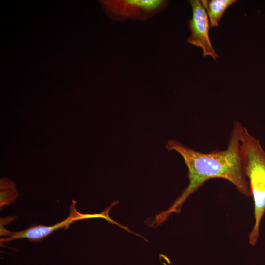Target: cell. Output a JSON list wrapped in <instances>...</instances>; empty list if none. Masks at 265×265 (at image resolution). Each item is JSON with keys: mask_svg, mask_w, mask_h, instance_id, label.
<instances>
[{"mask_svg": "<svg viewBox=\"0 0 265 265\" xmlns=\"http://www.w3.org/2000/svg\"><path fill=\"white\" fill-rule=\"evenodd\" d=\"M240 140L244 167L254 201L255 222L248 236L249 243L255 246L259 238L261 221L265 212V152L260 140L242 124Z\"/></svg>", "mask_w": 265, "mask_h": 265, "instance_id": "2", "label": "cell"}, {"mask_svg": "<svg viewBox=\"0 0 265 265\" xmlns=\"http://www.w3.org/2000/svg\"><path fill=\"white\" fill-rule=\"evenodd\" d=\"M101 7L111 19L125 21H144L163 11L168 1L165 0H104Z\"/></svg>", "mask_w": 265, "mask_h": 265, "instance_id": "3", "label": "cell"}, {"mask_svg": "<svg viewBox=\"0 0 265 265\" xmlns=\"http://www.w3.org/2000/svg\"><path fill=\"white\" fill-rule=\"evenodd\" d=\"M16 186V184L10 180L6 178L0 179V188Z\"/></svg>", "mask_w": 265, "mask_h": 265, "instance_id": "7", "label": "cell"}, {"mask_svg": "<svg viewBox=\"0 0 265 265\" xmlns=\"http://www.w3.org/2000/svg\"><path fill=\"white\" fill-rule=\"evenodd\" d=\"M189 2L192 9V17L188 21L191 34L187 41L194 46L201 47L203 56L209 55L216 60L219 56L210 39L209 31L211 26L207 12L201 1L191 0Z\"/></svg>", "mask_w": 265, "mask_h": 265, "instance_id": "4", "label": "cell"}, {"mask_svg": "<svg viewBox=\"0 0 265 265\" xmlns=\"http://www.w3.org/2000/svg\"><path fill=\"white\" fill-rule=\"evenodd\" d=\"M0 207L5 205H10L18 196L15 186L0 188Z\"/></svg>", "mask_w": 265, "mask_h": 265, "instance_id": "6", "label": "cell"}, {"mask_svg": "<svg viewBox=\"0 0 265 265\" xmlns=\"http://www.w3.org/2000/svg\"><path fill=\"white\" fill-rule=\"evenodd\" d=\"M242 124L235 121L229 143L225 150L203 153L169 140L166 144L168 151L179 153L188 169L189 184L180 196L167 210L156 215L152 224L157 226L163 223L173 212L179 213L186 199L209 179L220 178L231 183L243 195L251 196L249 182L246 177L241 151L240 129Z\"/></svg>", "mask_w": 265, "mask_h": 265, "instance_id": "1", "label": "cell"}, {"mask_svg": "<svg viewBox=\"0 0 265 265\" xmlns=\"http://www.w3.org/2000/svg\"><path fill=\"white\" fill-rule=\"evenodd\" d=\"M201 1L207 12L211 26L217 27L219 26L218 22L225 11L237 0H202Z\"/></svg>", "mask_w": 265, "mask_h": 265, "instance_id": "5", "label": "cell"}]
</instances>
